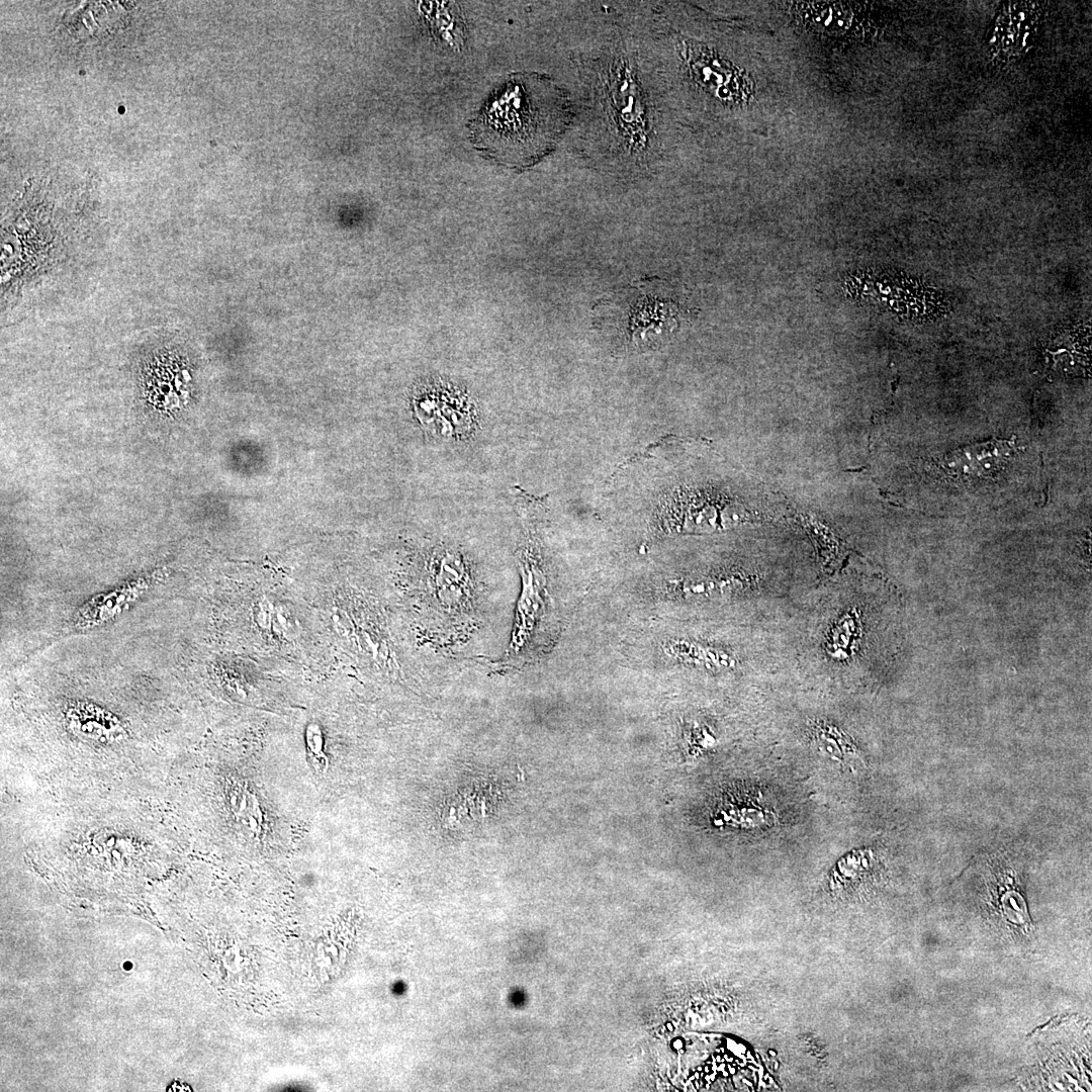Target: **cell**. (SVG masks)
I'll return each instance as SVG.
<instances>
[{
	"instance_id": "6da1fadb",
	"label": "cell",
	"mask_w": 1092,
	"mask_h": 1092,
	"mask_svg": "<svg viewBox=\"0 0 1092 1092\" xmlns=\"http://www.w3.org/2000/svg\"><path fill=\"white\" fill-rule=\"evenodd\" d=\"M564 90L537 73L509 75L469 120V139L486 159L513 169L539 162L569 123Z\"/></svg>"
},
{
	"instance_id": "7a4b0ae2",
	"label": "cell",
	"mask_w": 1092,
	"mask_h": 1092,
	"mask_svg": "<svg viewBox=\"0 0 1092 1092\" xmlns=\"http://www.w3.org/2000/svg\"><path fill=\"white\" fill-rule=\"evenodd\" d=\"M1013 444L996 440L964 447L944 455L935 464L949 478L968 480L990 476L1006 463Z\"/></svg>"
},
{
	"instance_id": "3957f363",
	"label": "cell",
	"mask_w": 1092,
	"mask_h": 1092,
	"mask_svg": "<svg viewBox=\"0 0 1092 1092\" xmlns=\"http://www.w3.org/2000/svg\"><path fill=\"white\" fill-rule=\"evenodd\" d=\"M306 744L313 767L317 771H325L328 767V759L323 751V735L320 727L310 724L306 728Z\"/></svg>"
}]
</instances>
